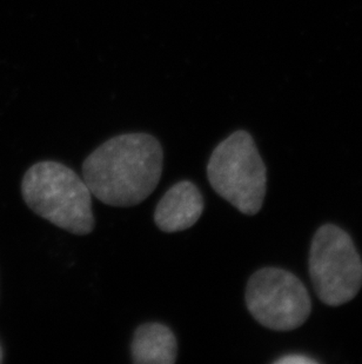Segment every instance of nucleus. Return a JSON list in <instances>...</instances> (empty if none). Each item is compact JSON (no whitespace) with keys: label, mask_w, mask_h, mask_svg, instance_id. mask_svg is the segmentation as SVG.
<instances>
[{"label":"nucleus","mask_w":362,"mask_h":364,"mask_svg":"<svg viewBox=\"0 0 362 364\" xmlns=\"http://www.w3.org/2000/svg\"><path fill=\"white\" fill-rule=\"evenodd\" d=\"M3 361V349H1V344H0V363Z\"/></svg>","instance_id":"nucleus-9"},{"label":"nucleus","mask_w":362,"mask_h":364,"mask_svg":"<svg viewBox=\"0 0 362 364\" xmlns=\"http://www.w3.org/2000/svg\"><path fill=\"white\" fill-rule=\"evenodd\" d=\"M204 211V198L190 181H181L168 190L154 211V222L164 232H178L193 227Z\"/></svg>","instance_id":"nucleus-6"},{"label":"nucleus","mask_w":362,"mask_h":364,"mask_svg":"<svg viewBox=\"0 0 362 364\" xmlns=\"http://www.w3.org/2000/svg\"><path fill=\"white\" fill-rule=\"evenodd\" d=\"M207 177L219 196L240 213L253 216L266 195V166L247 131L233 132L214 149Z\"/></svg>","instance_id":"nucleus-3"},{"label":"nucleus","mask_w":362,"mask_h":364,"mask_svg":"<svg viewBox=\"0 0 362 364\" xmlns=\"http://www.w3.org/2000/svg\"><path fill=\"white\" fill-rule=\"evenodd\" d=\"M275 363L279 364H306V363H317L315 360L313 358H307V356H304V355L295 354V355H288L286 358H281L275 361Z\"/></svg>","instance_id":"nucleus-8"},{"label":"nucleus","mask_w":362,"mask_h":364,"mask_svg":"<svg viewBox=\"0 0 362 364\" xmlns=\"http://www.w3.org/2000/svg\"><path fill=\"white\" fill-rule=\"evenodd\" d=\"M245 299L254 320L275 331L297 329L311 315L307 289L284 269L268 267L254 272L247 283Z\"/></svg>","instance_id":"nucleus-5"},{"label":"nucleus","mask_w":362,"mask_h":364,"mask_svg":"<svg viewBox=\"0 0 362 364\" xmlns=\"http://www.w3.org/2000/svg\"><path fill=\"white\" fill-rule=\"evenodd\" d=\"M163 148L148 134L111 138L86 157L82 179L92 196L107 205L128 208L153 193L163 173Z\"/></svg>","instance_id":"nucleus-1"},{"label":"nucleus","mask_w":362,"mask_h":364,"mask_svg":"<svg viewBox=\"0 0 362 364\" xmlns=\"http://www.w3.org/2000/svg\"><path fill=\"white\" fill-rule=\"evenodd\" d=\"M309 276L326 306L351 302L362 287V261L352 238L341 228L325 224L312 240Z\"/></svg>","instance_id":"nucleus-4"},{"label":"nucleus","mask_w":362,"mask_h":364,"mask_svg":"<svg viewBox=\"0 0 362 364\" xmlns=\"http://www.w3.org/2000/svg\"><path fill=\"white\" fill-rule=\"evenodd\" d=\"M131 354L137 364H173L178 356V343L168 326L145 323L134 333Z\"/></svg>","instance_id":"nucleus-7"},{"label":"nucleus","mask_w":362,"mask_h":364,"mask_svg":"<svg viewBox=\"0 0 362 364\" xmlns=\"http://www.w3.org/2000/svg\"><path fill=\"white\" fill-rule=\"evenodd\" d=\"M21 193L38 216L71 234L92 232V193L85 181L62 163L32 165L21 182Z\"/></svg>","instance_id":"nucleus-2"}]
</instances>
